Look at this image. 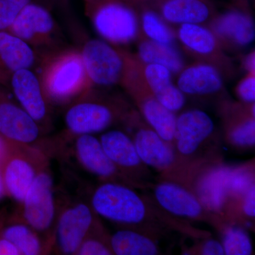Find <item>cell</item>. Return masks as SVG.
Instances as JSON below:
<instances>
[{
    "label": "cell",
    "mask_w": 255,
    "mask_h": 255,
    "mask_svg": "<svg viewBox=\"0 0 255 255\" xmlns=\"http://www.w3.org/2000/svg\"><path fill=\"white\" fill-rule=\"evenodd\" d=\"M40 56L31 46L10 32L0 31V85L7 87L18 70L33 68Z\"/></svg>",
    "instance_id": "7402d4cb"
},
{
    "label": "cell",
    "mask_w": 255,
    "mask_h": 255,
    "mask_svg": "<svg viewBox=\"0 0 255 255\" xmlns=\"http://www.w3.org/2000/svg\"><path fill=\"white\" fill-rule=\"evenodd\" d=\"M133 1V0H132ZM138 12L142 36L151 41L174 45L177 39L176 31L157 12L133 1Z\"/></svg>",
    "instance_id": "83f0119b"
},
{
    "label": "cell",
    "mask_w": 255,
    "mask_h": 255,
    "mask_svg": "<svg viewBox=\"0 0 255 255\" xmlns=\"http://www.w3.org/2000/svg\"><path fill=\"white\" fill-rule=\"evenodd\" d=\"M110 242L114 255L161 254L158 238L132 228H124L119 230L110 236Z\"/></svg>",
    "instance_id": "d4e9b609"
},
{
    "label": "cell",
    "mask_w": 255,
    "mask_h": 255,
    "mask_svg": "<svg viewBox=\"0 0 255 255\" xmlns=\"http://www.w3.org/2000/svg\"><path fill=\"white\" fill-rule=\"evenodd\" d=\"M150 189L155 204L174 218L187 222L209 223L220 233L231 224L223 216L206 209L194 193L182 184L159 179Z\"/></svg>",
    "instance_id": "9c48e42d"
},
{
    "label": "cell",
    "mask_w": 255,
    "mask_h": 255,
    "mask_svg": "<svg viewBox=\"0 0 255 255\" xmlns=\"http://www.w3.org/2000/svg\"><path fill=\"white\" fill-rule=\"evenodd\" d=\"M110 236H107L99 225L84 240L76 255H114L110 246Z\"/></svg>",
    "instance_id": "1f68e13d"
},
{
    "label": "cell",
    "mask_w": 255,
    "mask_h": 255,
    "mask_svg": "<svg viewBox=\"0 0 255 255\" xmlns=\"http://www.w3.org/2000/svg\"><path fill=\"white\" fill-rule=\"evenodd\" d=\"M100 140L109 158L137 189H150L154 184L150 169L140 159L127 132L108 130L101 135Z\"/></svg>",
    "instance_id": "8fae6325"
},
{
    "label": "cell",
    "mask_w": 255,
    "mask_h": 255,
    "mask_svg": "<svg viewBox=\"0 0 255 255\" xmlns=\"http://www.w3.org/2000/svg\"><path fill=\"white\" fill-rule=\"evenodd\" d=\"M225 255H251L253 247L246 228L241 225L232 223L221 233Z\"/></svg>",
    "instance_id": "f546056e"
},
{
    "label": "cell",
    "mask_w": 255,
    "mask_h": 255,
    "mask_svg": "<svg viewBox=\"0 0 255 255\" xmlns=\"http://www.w3.org/2000/svg\"><path fill=\"white\" fill-rule=\"evenodd\" d=\"M79 50L93 87L121 85L131 53L96 38L87 39Z\"/></svg>",
    "instance_id": "30bf717a"
},
{
    "label": "cell",
    "mask_w": 255,
    "mask_h": 255,
    "mask_svg": "<svg viewBox=\"0 0 255 255\" xmlns=\"http://www.w3.org/2000/svg\"><path fill=\"white\" fill-rule=\"evenodd\" d=\"M6 195V189H5L4 179H3L2 174L0 169V200Z\"/></svg>",
    "instance_id": "74e56055"
},
{
    "label": "cell",
    "mask_w": 255,
    "mask_h": 255,
    "mask_svg": "<svg viewBox=\"0 0 255 255\" xmlns=\"http://www.w3.org/2000/svg\"><path fill=\"white\" fill-rule=\"evenodd\" d=\"M38 73L50 105H70L92 86L78 48H63L41 57Z\"/></svg>",
    "instance_id": "3957f363"
},
{
    "label": "cell",
    "mask_w": 255,
    "mask_h": 255,
    "mask_svg": "<svg viewBox=\"0 0 255 255\" xmlns=\"http://www.w3.org/2000/svg\"><path fill=\"white\" fill-rule=\"evenodd\" d=\"M7 88L18 105L42 129L49 126L51 122V105L45 95L36 70L33 68L18 70L10 78Z\"/></svg>",
    "instance_id": "9a60e30c"
},
{
    "label": "cell",
    "mask_w": 255,
    "mask_h": 255,
    "mask_svg": "<svg viewBox=\"0 0 255 255\" xmlns=\"http://www.w3.org/2000/svg\"><path fill=\"white\" fill-rule=\"evenodd\" d=\"M172 145L181 162L194 174L208 164L223 162L214 121L198 109L177 117Z\"/></svg>",
    "instance_id": "7a4b0ae2"
},
{
    "label": "cell",
    "mask_w": 255,
    "mask_h": 255,
    "mask_svg": "<svg viewBox=\"0 0 255 255\" xmlns=\"http://www.w3.org/2000/svg\"><path fill=\"white\" fill-rule=\"evenodd\" d=\"M210 29L221 46L244 48L255 40V25L247 6H238L216 16L210 22Z\"/></svg>",
    "instance_id": "ffe728a7"
},
{
    "label": "cell",
    "mask_w": 255,
    "mask_h": 255,
    "mask_svg": "<svg viewBox=\"0 0 255 255\" xmlns=\"http://www.w3.org/2000/svg\"><path fill=\"white\" fill-rule=\"evenodd\" d=\"M11 143L6 140L2 135H0V167L4 162V159L7 157Z\"/></svg>",
    "instance_id": "d590c367"
},
{
    "label": "cell",
    "mask_w": 255,
    "mask_h": 255,
    "mask_svg": "<svg viewBox=\"0 0 255 255\" xmlns=\"http://www.w3.org/2000/svg\"><path fill=\"white\" fill-rule=\"evenodd\" d=\"M41 134V127L18 105L9 89L0 85V135L10 143L29 146Z\"/></svg>",
    "instance_id": "5bb4252c"
},
{
    "label": "cell",
    "mask_w": 255,
    "mask_h": 255,
    "mask_svg": "<svg viewBox=\"0 0 255 255\" xmlns=\"http://www.w3.org/2000/svg\"><path fill=\"white\" fill-rule=\"evenodd\" d=\"M229 167L224 162L204 166L196 171L188 187L206 209L223 218Z\"/></svg>",
    "instance_id": "2e32d148"
},
{
    "label": "cell",
    "mask_w": 255,
    "mask_h": 255,
    "mask_svg": "<svg viewBox=\"0 0 255 255\" xmlns=\"http://www.w3.org/2000/svg\"><path fill=\"white\" fill-rule=\"evenodd\" d=\"M21 146L11 143L9 154L0 167L6 194L19 204L39 171L30 157L23 154Z\"/></svg>",
    "instance_id": "44dd1931"
},
{
    "label": "cell",
    "mask_w": 255,
    "mask_h": 255,
    "mask_svg": "<svg viewBox=\"0 0 255 255\" xmlns=\"http://www.w3.org/2000/svg\"><path fill=\"white\" fill-rule=\"evenodd\" d=\"M189 254L201 255H223L224 249L221 242L209 237L201 238V241L188 251Z\"/></svg>",
    "instance_id": "836d02e7"
},
{
    "label": "cell",
    "mask_w": 255,
    "mask_h": 255,
    "mask_svg": "<svg viewBox=\"0 0 255 255\" xmlns=\"http://www.w3.org/2000/svg\"><path fill=\"white\" fill-rule=\"evenodd\" d=\"M176 36L182 46L191 55L204 63L219 68V63H225L222 46L209 28L202 24L186 23L179 26Z\"/></svg>",
    "instance_id": "603a6c76"
},
{
    "label": "cell",
    "mask_w": 255,
    "mask_h": 255,
    "mask_svg": "<svg viewBox=\"0 0 255 255\" xmlns=\"http://www.w3.org/2000/svg\"><path fill=\"white\" fill-rule=\"evenodd\" d=\"M236 93L242 103L254 104L255 101V73H248L238 84Z\"/></svg>",
    "instance_id": "e575fe53"
},
{
    "label": "cell",
    "mask_w": 255,
    "mask_h": 255,
    "mask_svg": "<svg viewBox=\"0 0 255 255\" xmlns=\"http://www.w3.org/2000/svg\"><path fill=\"white\" fill-rule=\"evenodd\" d=\"M150 8L170 25L210 23L217 15L209 0H133Z\"/></svg>",
    "instance_id": "e0dca14e"
},
{
    "label": "cell",
    "mask_w": 255,
    "mask_h": 255,
    "mask_svg": "<svg viewBox=\"0 0 255 255\" xmlns=\"http://www.w3.org/2000/svg\"><path fill=\"white\" fill-rule=\"evenodd\" d=\"M137 41V53L134 55L141 63L164 65L174 74L180 73L185 67L182 55L173 45L157 43L143 36Z\"/></svg>",
    "instance_id": "484cf974"
},
{
    "label": "cell",
    "mask_w": 255,
    "mask_h": 255,
    "mask_svg": "<svg viewBox=\"0 0 255 255\" xmlns=\"http://www.w3.org/2000/svg\"><path fill=\"white\" fill-rule=\"evenodd\" d=\"M6 31L27 43L40 58L65 48L61 30L52 13L46 6L32 1Z\"/></svg>",
    "instance_id": "52a82bcc"
},
{
    "label": "cell",
    "mask_w": 255,
    "mask_h": 255,
    "mask_svg": "<svg viewBox=\"0 0 255 255\" xmlns=\"http://www.w3.org/2000/svg\"><path fill=\"white\" fill-rule=\"evenodd\" d=\"M85 11L96 32L111 44L127 45L142 36L138 12L132 0L85 1Z\"/></svg>",
    "instance_id": "8992f818"
},
{
    "label": "cell",
    "mask_w": 255,
    "mask_h": 255,
    "mask_svg": "<svg viewBox=\"0 0 255 255\" xmlns=\"http://www.w3.org/2000/svg\"><path fill=\"white\" fill-rule=\"evenodd\" d=\"M243 66L248 73H255V53L254 50L246 55L243 60Z\"/></svg>",
    "instance_id": "8d00e7d4"
},
{
    "label": "cell",
    "mask_w": 255,
    "mask_h": 255,
    "mask_svg": "<svg viewBox=\"0 0 255 255\" xmlns=\"http://www.w3.org/2000/svg\"><path fill=\"white\" fill-rule=\"evenodd\" d=\"M53 179L39 170L21 203L23 221L38 233L48 232L54 224L56 209Z\"/></svg>",
    "instance_id": "7c38bea8"
},
{
    "label": "cell",
    "mask_w": 255,
    "mask_h": 255,
    "mask_svg": "<svg viewBox=\"0 0 255 255\" xmlns=\"http://www.w3.org/2000/svg\"><path fill=\"white\" fill-rule=\"evenodd\" d=\"M91 206L75 203L65 208L57 220L55 241L64 255H76L82 242L99 226Z\"/></svg>",
    "instance_id": "4fadbf2b"
},
{
    "label": "cell",
    "mask_w": 255,
    "mask_h": 255,
    "mask_svg": "<svg viewBox=\"0 0 255 255\" xmlns=\"http://www.w3.org/2000/svg\"><path fill=\"white\" fill-rule=\"evenodd\" d=\"M75 152L82 167L103 182L122 183L137 189L135 184L128 179L109 158L100 139L95 135H81L75 137Z\"/></svg>",
    "instance_id": "ac0fdd59"
},
{
    "label": "cell",
    "mask_w": 255,
    "mask_h": 255,
    "mask_svg": "<svg viewBox=\"0 0 255 255\" xmlns=\"http://www.w3.org/2000/svg\"><path fill=\"white\" fill-rule=\"evenodd\" d=\"M255 181L254 162H247L240 165H230L227 175L228 198L226 206L229 203L243 197L252 187L255 186Z\"/></svg>",
    "instance_id": "f1b7e54d"
},
{
    "label": "cell",
    "mask_w": 255,
    "mask_h": 255,
    "mask_svg": "<svg viewBox=\"0 0 255 255\" xmlns=\"http://www.w3.org/2000/svg\"><path fill=\"white\" fill-rule=\"evenodd\" d=\"M32 0H0V31L10 27L21 10Z\"/></svg>",
    "instance_id": "d6a6232c"
},
{
    "label": "cell",
    "mask_w": 255,
    "mask_h": 255,
    "mask_svg": "<svg viewBox=\"0 0 255 255\" xmlns=\"http://www.w3.org/2000/svg\"><path fill=\"white\" fill-rule=\"evenodd\" d=\"M237 6H248V0H233Z\"/></svg>",
    "instance_id": "f35d334b"
},
{
    "label": "cell",
    "mask_w": 255,
    "mask_h": 255,
    "mask_svg": "<svg viewBox=\"0 0 255 255\" xmlns=\"http://www.w3.org/2000/svg\"><path fill=\"white\" fill-rule=\"evenodd\" d=\"M120 85L133 100L146 123L164 140L172 145L177 117L174 112L161 105L150 91L142 78L140 61L134 55L130 58Z\"/></svg>",
    "instance_id": "ba28073f"
},
{
    "label": "cell",
    "mask_w": 255,
    "mask_h": 255,
    "mask_svg": "<svg viewBox=\"0 0 255 255\" xmlns=\"http://www.w3.org/2000/svg\"><path fill=\"white\" fill-rule=\"evenodd\" d=\"M124 124L130 132L137 154L149 167L155 169L162 180L179 183L189 187L194 172L179 160L173 146L164 140L142 118L132 110Z\"/></svg>",
    "instance_id": "277c9868"
},
{
    "label": "cell",
    "mask_w": 255,
    "mask_h": 255,
    "mask_svg": "<svg viewBox=\"0 0 255 255\" xmlns=\"http://www.w3.org/2000/svg\"><path fill=\"white\" fill-rule=\"evenodd\" d=\"M177 86L185 95L209 97L223 90V80L219 68L201 62L184 67L179 73Z\"/></svg>",
    "instance_id": "cb8c5ba5"
},
{
    "label": "cell",
    "mask_w": 255,
    "mask_h": 255,
    "mask_svg": "<svg viewBox=\"0 0 255 255\" xmlns=\"http://www.w3.org/2000/svg\"><path fill=\"white\" fill-rule=\"evenodd\" d=\"M122 183L103 182L93 191L91 207L97 216L159 238L170 231L184 233L186 223L161 209L152 198Z\"/></svg>",
    "instance_id": "6da1fadb"
},
{
    "label": "cell",
    "mask_w": 255,
    "mask_h": 255,
    "mask_svg": "<svg viewBox=\"0 0 255 255\" xmlns=\"http://www.w3.org/2000/svg\"><path fill=\"white\" fill-rule=\"evenodd\" d=\"M225 140L238 150L253 149L255 145V103L221 105Z\"/></svg>",
    "instance_id": "d6986e66"
},
{
    "label": "cell",
    "mask_w": 255,
    "mask_h": 255,
    "mask_svg": "<svg viewBox=\"0 0 255 255\" xmlns=\"http://www.w3.org/2000/svg\"><path fill=\"white\" fill-rule=\"evenodd\" d=\"M82 1H83L84 2H85V1H93V0H82Z\"/></svg>",
    "instance_id": "ab89813d"
},
{
    "label": "cell",
    "mask_w": 255,
    "mask_h": 255,
    "mask_svg": "<svg viewBox=\"0 0 255 255\" xmlns=\"http://www.w3.org/2000/svg\"><path fill=\"white\" fill-rule=\"evenodd\" d=\"M140 70L144 82L154 96L172 83V72L164 65L145 64L140 61Z\"/></svg>",
    "instance_id": "4dcf8cb0"
},
{
    "label": "cell",
    "mask_w": 255,
    "mask_h": 255,
    "mask_svg": "<svg viewBox=\"0 0 255 255\" xmlns=\"http://www.w3.org/2000/svg\"><path fill=\"white\" fill-rule=\"evenodd\" d=\"M0 234L14 245L20 255H38L43 253V243L38 233L24 221L5 226L0 223Z\"/></svg>",
    "instance_id": "4316f807"
},
{
    "label": "cell",
    "mask_w": 255,
    "mask_h": 255,
    "mask_svg": "<svg viewBox=\"0 0 255 255\" xmlns=\"http://www.w3.org/2000/svg\"><path fill=\"white\" fill-rule=\"evenodd\" d=\"M124 100L104 95L94 87L69 105L65 124L70 135H94L118 122H125L132 112Z\"/></svg>",
    "instance_id": "5b68a950"
}]
</instances>
